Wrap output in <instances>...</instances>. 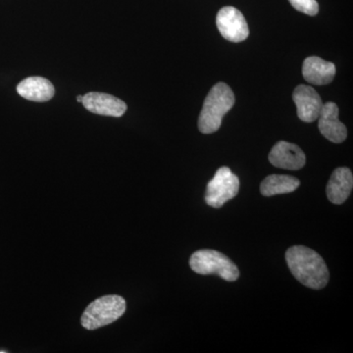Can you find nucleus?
Wrapping results in <instances>:
<instances>
[{
  "mask_svg": "<svg viewBox=\"0 0 353 353\" xmlns=\"http://www.w3.org/2000/svg\"><path fill=\"white\" fill-rule=\"evenodd\" d=\"M83 99V95H79V97H77V101L81 102V103H82Z\"/></svg>",
  "mask_w": 353,
  "mask_h": 353,
  "instance_id": "16",
  "label": "nucleus"
},
{
  "mask_svg": "<svg viewBox=\"0 0 353 353\" xmlns=\"http://www.w3.org/2000/svg\"><path fill=\"white\" fill-rule=\"evenodd\" d=\"M303 75L306 82L316 85H325L332 83L336 76V66L322 58L309 57L304 60Z\"/></svg>",
  "mask_w": 353,
  "mask_h": 353,
  "instance_id": "11",
  "label": "nucleus"
},
{
  "mask_svg": "<svg viewBox=\"0 0 353 353\" xmlns=\"http://www.w3.org/2000/svg\"><path fill=\"white\" fill-rule=\"evenodd\" d=\"M353 188L352 171L347 167H340L332 174L328 185L327 196L334 204H343L350 196Z\"/></svg>",
  "mask_w": 353,
  "mask_h": 353,
  "instance_id": "12",
  "label": "nucleus"
},
{
  "mask_svg": "<svg viewBox=\"0 0 353 353\" xmlns=\"http://www.w3.org/2000/svg\"><path fill=\"white\" fill-rule=\"evenodd\" d=\"M216 25L223 38L232 43H241L250 36L245 16L233 6L220 9L216 17Z\"/></svg>",
  "mask_w": 353,
  "mask_h": 353,
  "instance_id": "6",
  "label": "nucleus"
},
{
  "mask_svg": "<svg viewBox=\"0 0 353 353\" xmlns=\"http://www.w3.org/2000/svg\"><path fill=\"white\" fill-rule=\"evenodd\" d=\"M240 180L228 167H221L208 183L205 201L213 208H220L238 196Z\"/></svg>",
  "mask_w": 353,
  "mask_h": 353,
  "instance_id": "5",
  "label": "nucleus"
},
{
  "mask_svg": "<svg viewBox=\"0 0 353 353\" xmlns=\"http://www.w3.org/2000/svg\"><path fill=\"white\" fill-rule=\"evenodd\" d=\"M301 185L299 179L289 175H270L260 185V192L264 196L294 192Z\"/></svg>",
  "mask_w": 353,
  "mask_h": 353,
  "instance_id": "14",
  "label": "nucleus"
},
{
  "mask_svg": "<svg viewBox=\"0 0 353 353\" xmlns=\"http://www.w3.org/2000/svg\"><path fill=\"white\" fill-rule=\"evenodd\" d=\"M190 266L201 275H217L228 282H234L240 277L236 265L229 257L217 250H201L190 256Z\"/></svg>",
  "mask_w": 353,
  "mask_h": 353,
  "instance_id": "4",
  "label": "nucleus"
},
{
  "mask_svg": "<svg viewBox=\"0 0 353 353\" xmlns=\"http://www.w3.org/2000/svg\"><path fill=\"white\" fill-rule=\"evenodd\" d=\"M289 1L299 12L307 14L309 16H315L319 12V6L316 0H289Z\"/></svg>",
  "mask_w": 353,
  "mask_h": 353,
  "instance_id": "15",
  "label": "nucleus"
},
{
  "mask_svg": "<svg viewBox=\"0 0 353 353\" xmlns=\"http://www.w3.org/2000/svg\"><path fill=\"white\" fill-rule=\"evenodd\" d=\"M269 161L278 168L299 170L305 165L306 157L299 145L288 141H279L269 153Z\"/></svg>",
  "mask_w": 353,
  "mask_h": 353,
  "instance_id": "8",
  "label": "nucleus"
},
{
  "mask_svg": "<svg viewBox=\"0 0 353 353\" xmlns=\"http://www.w3.org/2000/svg\"><path fill=\"white\" fill-rule=\"evenodd\" d=\"M82 104L90 112L97 115L121 117L127 111V104L124 101L102 92H88L83 95Z\"/></svg>",
  "mask_w": 353,
  "mask_h": 353,
  "instance_id": "10",
  "label": "nucleus"
},
{
  "mask_svg": "<svg viewBox=\"0 0 353 353\" xmlns=\"http://www.w3.org/2000/svg\"><path fill=\"white\" fill-rule=\"evenodd\" d=\"M318 128L323 136L334 143H341L347 137L345 124L339 120V108L334 102L323 104L321 112L318 117Z\"/></svg>",
  "mask_w": 353,
  "mask_h": 353,
  "instance_id": "9",
  "label": "nucleus"
},
{
  "mask_svg": "<svg viewBox=\"0 0 353 353\" xmlns=\"http://www.w3.org/2000/svg\"><path fill=\"white\" fill-rule=\"evenodd\" d=\"M126 311V301L122 296L111 294L95 299L81 317V324L87 330H97L112 324Z\"/></svg>",
  "mask_w": 353,
  "mask_h": 353,
  "instance_id": "3",
  "label": "nucleus"
},
{
  "mask_svg": "<svg viewBox=\"0 0 353 353\" xmlns=\"http://www.w3.org/2000/svg\"><path fill=\"white\" fill-rule=\"evenodd\" d=\"M234 101L233 90L227 83H216L204 101L199 118V132L205 134L217 132L224 116L233 108Z\"/></svg>",
  "mask_w": 353,
  "mask_h": 353,
  "instance_id": "2",
  "label": "nucleus"
},
{
  "mask_svg": "<svg viewBox=\"0 0 353 353\" xmlns=\"http://www.w3.org/2000/svg\"><path fill=\"white\" fill-rule=\"evenodd\" d=\"M285 260L292 275L305 287L321 290L328 284V267L315 250L303 245L292 246L285 252Z\"/></svg>",
  "mask_w": 353,
  "mask_h": 353,
  "instance_id": "1",
  "label": "nucleus"
},
{
  "mask_svg": "<svg viewBox=\"0 0 353 353\" xmlns=\"http://www.w3.org/2000/svg\"><path fill=\"white\" fill-rule=\"evenodd\" d=\"M292 99L296 103L299 119L306 123H312L318 119L324 103L314 88L305 85H297Z\"/></svg>",
  "mask_w": 353,
  "mask_h": 353,
  "instance_id": "7",
  "label": "nucleus"
},
{
  "mask_svg": "<svg viewBox=\"0 0 353 353\" xmlns=\"http://www.w3.org/2000/svg\"><path fill=\"white\" fill-rule=\"evenodd\" d=\"M17 92L28 101L46 102L54 97L55 88L46 79L30 77L18 85Z\"/></svg>",
  "mask_w": 353,
  "mask_h": 353,
  "instance_id": "13",
  "label": "nucleus"
},
{
  "mask_svg": "<svg viewBox=\"0 0 353 353\" xmlns=\"http://www.w3.org/2000/svg\"><path fill=\"white\" fill-rule=\"evenodd\" d=\"M7 352H6V350H0V353H6Z\"/></svg>",
  "mask_w": 353,
  "mask_h": 353,
  "instance_id": "17",
  "label": "nucleus"
}]
</instances>
